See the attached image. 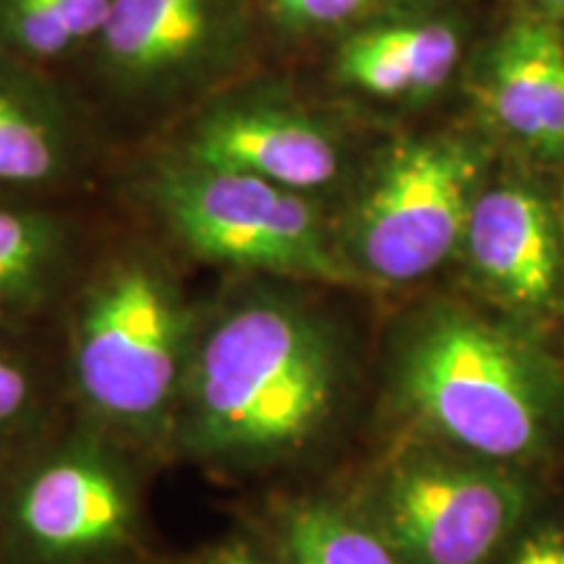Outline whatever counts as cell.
Wrapping results in <instances>:
<instances>
[{
    "label": "cell",
    "mask_w": 564,
    "mask_h": 564,
    "mask_svg": "<svg viewBox=\"0 0 564 564\" xmlns=\"http://www.w3.org/2000/svg\"><path fill=\"white\" fill-rule=\"evenodd\" d=\"M560 217H562V230H564V188H562V209H560Z\"/></svg>",
    "instance_id": "obj_22"
},
{
    "label": "cell",
    "mask_w": 564,
    "mask_h": 564,
    "mask_svg": "<svg viewBox=\"0 0 564 564\" xmlns=\"http://www.w3.org/2000/svg\"><path fill=\"white\" fill-rule=\"evenodd\" d=\"M26 335H0V486L30 457L42 411V369Z\"/></svg>",
    "instance_id": "obj_18"
},
{
    "label": "cell",
    "mask_w": 564,
    "mask_h": 564,
    "mask_svg": "<svg viewBox=\"0 0 564 564\" xmlns=\"http://www.w3.org/2000/svg\"><path fill=\"white\" fill-rule=\"evenodd\" d=\"M491 165L478 129L398 133L373 147L335 207L337 246L361 285H413L455 259Z\"/></svg>",
    "instance_id": "obj_5"
},
{
    "label": "cell",
    "mask_w": 564,
    "mask_h": 564,
    "mask_svg": "<svg viewBox=\"0 0 564 564\" xmlns=\"http://www.w3.org/2000/svg\"><path fill=\"white\" fill-rule=\"evenodd\" d=\"M394 382L415 419L481 460H531L560 432V371L510 316L455 301L421 308L400 335Z\"/></svg>",
    "instance_id": "obj_2"
},
{
    "label": "cell",
    "mask_w": 564,
    "mask_h": 564,
    "mask_svg": "<svg viewBox=\"0 0 564 564\" xmlns=\"http://www.w3.org/2000/svg\"><path fill=\"white\" fill-rule=\"evenodd\" d=\"M505 564H564V528H533L514 546V552Z\"/></svg>",
    "instance_id": "obj_19"
},
{
    "label": "cell",
    "mask_w": 564,
    "mask_h": 564,
    "mask_svg": "<svg viewBox=\"0 0 564 564\" xmlns=\"http://www.w3.org/2000/svg\"><path fill=\"white\" fill-rule=\"evenodd\" d=\"M74 223L53 202L0 196V335H24L68 293Z\"/></svg>",
    "instance_id": "obj_14"
},
{
    "label": "cell",
    "mask_w": 564,
    "mask_h": 564,
    "mask_svg": "<svg viewBox=\"0 0 564 564\" xmlns=\"http://www.w3.org/2000/svg\"><path fill=\"white\" fill-rule=\"evenodd\" d=\"M299 285L246 282L199 319L183 384L194 449L238 460L285 455L329 419L340 382L335 335Z\"/></svg>",
    "instance_id": "obj_1"
},
{
    "label": "cell",
    "mask_w": 564,
    "mask_h": 564,
    "mask_svg": "<svg viewBox=\"0 0 564 564\" xmlns=\"http://www.w3.org/2000/svg\"><path fill=\"white\" fill-rule=\"evenodd\" d=\"M68 366L100 419L158 426L183 394L202 316L173 267L147 246L110 253L68 299Z\"/></svg>",
    "instance_id": "obj_4"
},
{
    "label": "cell",
    "mask_w": 564,
    "mask_h": 564,
    "mask_svg": "<svg viewBox=\"0 0 564 564\" xmlns=\"http://www.w3.org/2000/svg\"><path fill=\"white\" fill-rule=\"evenodd\" d=\"M528 9L541 13V17L562 24L564 21V0H528Z\"/></svg>",
    "instance_id": "obj_21"
},
{
    "label": "cell",
    "mask_w": 564,
    "mask_h": 564,
    "mask_svg": "<svg viewBox=\"0 0 564 564\" xmlns=\"http://www.w3.org/2000/svg\"><path fill=\"white\" fill-rule=\"evenodd\" d=\"M468 278L510 319L544 322L564 291L562 217L531 183L489 178L460 243Z\"/></svg>",
    "instance_id": "obj_12"
},
{
    "label": "cell",
    "mask_w": 564,
    "mask_h": 564,
    "mask_svg": "<svg viewBox=\"0 0 564 564\" xmlns=\"http://www.w3.org/2000/svg\"><path fill=\"white\" fill-rule=\"evenodd\" d=\"M209 564H264V562L259 560V556L253 554L249 546L236 544V546L220 549V552L212 556Z\"/></svg>",
    "instance_id": "obj_20"
},
{
    "label": "cell",
    "mask_w": 564,
    "mask_h": 564,
    "mask_svg": "<svg viewBox=\"0 0 564 564\" xmlns=\"http://www.w3.org/2000/svg\"><path fill=\"white\" fill-rule=\"evenodd\" d=\"M126 194L202 262L303 285H361L337 246L335 209L249 173L152 144L129 162Z\"/></svg>",
    "instance_id": "obj_3"
},
{
    "label": "cell",
    "mask_w": 564,
    "mask_h": 564,
    "mask_svg": "<svg viewBox=\"0 0 564 564\" xmlns=\"http://www.w3.org/2000/svg\"><path fill=\"white\" fill-rule=\"evenodd\" d=\"M133 499L102 455H30L0 486V564H84L131 539Z\"/></svg>",
    "instance_id": "obj_9"
},
{
    "label": "cell",
    "mask_w": 564,
    "mask_h": 564,
    "mask_svg": "<svg viewBox=\"0 0 564 564\" xmlns=\"http://www.w3.org/2000/svg\"><path fill=\"white\" fill-rule=\"evenodd\" d=\"M463 87L478 131L533 160H564V37L525 9L470 55Z\"/></svg>",
    "instance_id": "obj_13"
},
{
    "label": "cell",
    "mask_w": 564,
    "mask_h": 564,
    "mask_svg": "<svg viewBox=\"0 0 564 564\" xmlns=\"http://www.w3.org/2000/svg\"><path fill=\"white\" fill-rule=\"evenodd\" d=\"M468 24L432 0H400L324 47V82L343 108L421 112L463 82Z\"/></svg>",
    "instance_id": "obj_10"
},
{
    "label": "cell",
    "mask_w": 564,
    "mask_h": 564,
    "mask_svg": "<svg viewBox=\"0 0 564 564\" xmlns=\"http://www.w3.org/2000/svg\"><path fill=\"white\" fill-rule=\"evenodd\" d=\"M280 535L288 564H403L382 533L319 499L285 507Z\"/></svg>",
    "instance_id": "obj_16"
},
{
    "label": "cell",
    "mask_w": 564,
    "mask_h": 564,
    "mask_svg": "<svg viewBox=\"0 0 564 564\" xmlns=\"http://www.w3.org/2000/svg\"><path fill=\"white\" fill-rule=\"evenodd\" d=\"M100 165V121L82 91L0 53V196L55 202Z\"/></svg>",
    "instance_id": "obj_11"
},
{
    "label": "cell",
    "mask_w": 564,
    "mask_h": 564,
    "mask_svg": "<svg viewBox=\"0 0 564 564\" xmlns=\"http://www.w3.org/2000/svg\"><path fill=\"white\" fill-rule=\"evenodd\" d=\"M525 510V484L502 463L411 455L379 491V533L403 564H486Z\"/></svg>",
    "instance_id": "obj_8"
},
{
    "label": "cell",
    "mask_w": 564,
    "mask_h": 564,
    "mask_svg": "<svg viewBox=\"0 0 564 564\" xmlns=\"http://www.w3.org/2000/svg\"><path fill=\"white\" fill-rule=\"evenodd\" d=\"M154 144L249 173L333 209L373 150L361 147L348 108L316 100L291 76L264 68L186 112Z\"/></svg>",
    "instance_id": "obj_7"
},
{
    "label": "cell",
    "mask_w": 564,
    "mask_h": 564,
    "mask_svg": "<svg viewBox=\"0 0 564 564\" xmlns=\"http://www.w3.org/2000/svg\"><path fill=\"white\" fill-rule=\"evenodd\" d=\"M116 0H0V53L68 82Z\"/></svg>",
    "instance_id": "obj_15"
},
{
    "label": "cell",
    "mask_w": 564,
    "mask_h": 564,
    "mask_svg": "<svg viewBox=\"0 0 564 564\" xmlns=\"http://www.w3.org/2000/svg\"><path fill=\"white\" fill-rule=\"evenodd\" d=\"M394 3L400 0H257L267 47L280 53L329 47Z\"/></svg>",
    "instance_id": "obj_17"
},
{
    "label": "cell",
    "mask_w": 564,
    "mask_h": 564,
    "mask_svg": "<svg viewBox=\"0 0 564 564\" xmlns=\"http://www.w3.org/2000/svg\"><path fill=\"white\" fill-rule=\"evenodd\" d=\"M264 51L257 0H116L68 82L162 133L262 68Z\"/></svg>",
    "instance_id": "obj_6"
}]
</instances>
